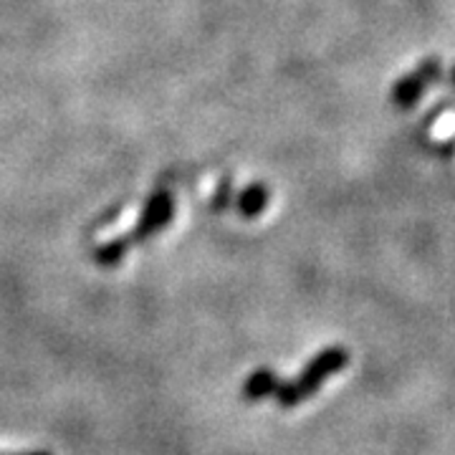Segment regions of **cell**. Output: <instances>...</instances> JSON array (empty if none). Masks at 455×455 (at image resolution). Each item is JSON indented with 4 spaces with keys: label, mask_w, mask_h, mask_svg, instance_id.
I'll list each match as a JSON object with an SVG mask.
<instances>
[{
    "label": "cell",
    "mask_w": 455,
    "mask_h": 455,
    "mask_svg": "<svg viewBox=\"0 0 455 455\" xmlns=\"http://www.w3.org/2000/svg\"><path fill=\"white\" fill-rule=\"evenodd\" d=\"M278 385H281V382H278L276 372H274V370H268V367H260V370H256V372L245 379L243 397L245 400H251V403H259V400H263V397L276 395Z\"/></svg>",
    "instance_id": "cell-2"
},
{
    "label": "cell",
    "mask_w": 455,
    "mask_h": 455,
    "mask_svg": "<svg viewBox=\"0 0 455 455\" xmlns=\"http://www.w3.org/2000/svg\"><path fill=\"white\" fill-rule=\"evenodd\" d=\"M11 455H51L49 451H33V453H11Z\"/></svg>",
    "instance_id": "cell-3"
},
{
    "label": "cell",
    "mask_w": 455,
    "mask_h": 455,
    "mask_svg": "<svg viewBox=\"0 0 455 455\" xmlns=\"http://www.w3.org/2000/svg\"><path fill=\"white\" fill-rule=\"evenodd\" d=\"M349 364V352L344 347H329L324 352H319L316 357L311 359L309 364L304 367V372L299 374L293 382H283L278 385L276 403L281 407H296L299 403L309 400L314 392L324 385L326 379L334 372H339Z\"/></svg>",
    "instance_id": "cell-1"
}]
</instances>
